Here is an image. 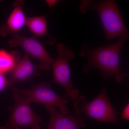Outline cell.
<instances>
[{
  "mask_svg": "<svg viewBox=\"0 0 129 129\" xmlns=\"http://www.w3.org/2000/svg\"><path fill=\"white\" fill-rule=\"evenodd\" d=\"M129 38L122 37L114 43L101 47L92 48L84 43L79 55L88 60L83 67L85 73L99 70L103 78L107 80L114 78L117 83H120L123 76L128 74L122 71L120 67V54L122 47Z\"/></svg>",
  "mask_w": 129,
  "mask_h": 129,
  "instance_id": "1",
  "label": "cell"
},
{
  "mask_svg": "<svg viewBox=\"0 0 129 129\" xmlns=\"http://www.w3.org/2000/svg\"><path fill=\"white\" fill-rule=\"evenodd\" d=\"M79 9L82 14H85L89 10L98 13L108 41L117 37L129 38L128 31L116 1L83 0L80 2Z\"/></svg>",
  "mask_w": 129,
  "mask_h": 129,
  "instance_id": "2",
  "label": "cell"
},
{
  "mask_svg": "<svg viewBox=\"0 0 129 129\" xmlns=\"http://www.w3.org/2000/svg\"><path fill=\"white\" fill-rule=\"evenodd\" d=\"M76 99L74 104L75 115L93 118L99 122L119 123L117 113L109 98L106 86L91 101L87 102L85 97L80 95Z\"/></svg>",
  "mask_w": 129,
  "mask_h": 129,
  "instance_id": "3",
  "label": "cell"
},
{
  "mask_svg": "<svg viewBox=\"0 0 129 129\" xmlns=\"http://www.w3.org/2000/svg\"><path fill=\"white\" fill-rule=\"evenodd\" d=\"M15 103L10 107L11 114L8 121L0 129H14L28 127L31 129H41L40 123L43 120L41 116L35 112L31 102L21 94L19 89L12 88Z\"/></svg>",
  "mask_w": 129,
  "mask_h": 129,
  "instance_id": "4",
  "label": "cell"
},
{
  "mask_svg": "<svg viewBox=\"0 0 129 129\" xmlns=\"http://www.w3.org/2000/svg\"><path fill=\"white\" fill-rule=\"evenodd\" d=\"M57 57L53 59L51 64L53 70V83L62 86L65 91V98L71 100L76 99L80 95V91L75 88L72 84L69 67V60L75 57L73 50L65 46L62 43L57 44Z\"/></svg>",
  "mask_w": 129,
  "mask_h": 129,
  "instance_id": "5",
  "label": "cell"
},
{
  "mask_svg": "<svg viewBox=\"0 0 129 129\" xmlns=\"http://www.w3.org/2000/svg\"><path fill=\"white\" fill-rule=\"evenodd\" d=\"M19 91L31 103L44 104L45 108L48 107L58 108L60 111L65 115L69 113V109L67 107L69 100L58 95L47 81L35 85L29 89Z\"/></svg>",
  "mask_w": 129,
  "mask_h": 129,
  "instance_id": "6",
  "label": "cell"
},
{
  "mask_svg": "<svg viewBox=\"0 0 129 129\" xmlns=\"http://www.w3.org/2000/svg\"><path fill=\"white\" fill-rule=\"evenodd\" d=\"M11 35L12 39L8 42L10 46H21L27 54L39 60L40 62L38 65L40 69L45 71L51 69L53 59L37 38L35 36L25 37L18 33Z\"/></svg>",
  "mask_w": 129,
  "mask_h": 129,
  "instance_id": "7",
  "label": "cell"
},
{
  "mask_svg": "<svg viewBox=\"0 0 129 129\" xmlns=\"http://www.w3.org/2000/svg\"><path fill=\"white\" fill-rule=\"evenodd\" d=\"M45 108L50 114L47 129H80L86 126L82 117L76 115H65L52 107Z\"/></svg>",
  "mask_w": 129,
  "mask_h": 129,
  "instance_id": "8",
  "label": "cell"
},
{
  "mask_svg": "<svg viewBox=\"0 0 129 129\" xmlns=\"http://www.w3.org/2000/svg\"><path fill=\"white\" fill-rule=\"evenodd\" d=\"M39 69V66L35 65L31 61L29 56L25 54L10 73L8 79V87L17 82L31 81L34 78L40 75Z\"/></svg>",
  "mask_w": 129,
  "mask_h": 129,
  "instance_id": "9",
  "label": "cell"
},
{
  "mask_svg": "<svg viewBox=\"0 0 129 129\" xmlns=\"http://www.w3.org/2000/svg\"><path fill=\"white\" fill-rule=\"evenodd\" d=\"M27 18L21 6L16 5L6 23V34L18 33L25 25Z\"/></svg>",
  "mask_w": 129,
  "mask_h": 129,
  "instance_id": "10",
  "label": "cell"
},
{
  "mask_svg": "<svg viewBox=\"0 0 129 129\" xmlns=\"http://www.w3.org/2000/svg\"><path fill=\"white\" fill-rule=\"evenodd\" d=\"M20 59V54L17 51L10 52L0 50V73L5 75L11 73Z\"/></svg>",
  "mask_w": 129,
  "mask_h": 129,
  "instance_id": "11",
  "label": "cell"
},
{
  "mask_svg": "<svg viewBox=\"0 0 129 129\" xmlns=\"http://www.w3.org/2000/svg\"><path fill=\"white\" fill-rule=\"evenodd\" d=\"M25 25L36 36H48L46 16L28 17Z\"/></svg>",
  "mask_w": 129,
  "mask_h": 129,
  "instance_id": "12",
  "label": "cell"
},
{
  "mask_svg": "<svg viewBox=\"0 0 129 129\" xmlns=\"http://www.w3.org/2000/svg\"><path fill=\"white\" fill-rule=\"evenodd\" d=\"M8 87V81L5 75L0 73V92Z\"/></svg>",
  "mask_w": 129,
  "mask_h": 129,
  "instance_id": "13",
  "label": "cell"
},
{
  "mask_svg": "<svg viewBox=\"0 0 129 129\" xmlns=\"http://www.w3.org/2000/svg\"><path fill=\"white\" fill-rule=\"evenodd\" d=\"M122 117L125 120H129V105L128 104H127L123 110L122 114Z\"/></svg>",
  "mask_w": 129,
  "mask_h": 129,
  "instance_id": "14",
  "label": "cell"
},
{
  "mask_svg": "<svg viewBox=\"0 0 129 129\" xmlns=\"http://www.w3.org/2000/svg\"><path fill=\"white\" fill-rule=\"evenodd\" d=\"M47 4L48 5L49 8H51L55 5L58 2H59L58 1H46Z\"/></svg>",
  "mask_w": 129,
  "mask_h": 129,
  "instance_id": "15",
  "label": "cell"
},
{
  "mask_svg": "<svg viewBox=\"0 0 129 129\" xmlns=\"http://www.w3.org/2000/svg\"><path fill=\"white\" fill-rule=\"evenodd\" d=\"M19 129V128H15V129Z\"/></svg>",
  "mask_w": 129,
  "mask_h": 129,
  "instance_id": "16",
  "label": "cell"
}]
</instances>
